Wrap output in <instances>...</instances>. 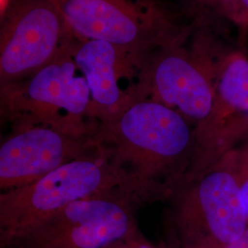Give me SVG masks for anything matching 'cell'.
Wrapping results in <instances>:
<instances>
[{
	"label": "cell",
	"instance_id": "obj_1",
	"mask_svg": "<svg viewBox=\"0 0 248 248\" xmlns=\"http://www.w3.org/2000/svg\"><path fill=\"white\" fill-rule=\"evenodd\" d=\"M195 129L150 98L100 123L89 139L124 175L141 206L173 199L185 185L195 155Z\"/></svg>",
	"mask_w": 248,
	"mask_h": 248
},
{
	"label": "cell",
	"instance_id": "obj_2",
	"mask_svg": "<svg viewBox=\"0 0 248 248\" xmlns=\"http://www.w3.org/2000/svg\"><path fill=\"white\" fill-rule=\"evenodd\" d=\"M114 192L131 195L124 175L98 148L35 182L1 192L0 248H15L38 224L74 202Z\"/></svg>",
	"mask_w": 248,
	"mask_h": 248
},
{
	"label": "cell",
	"instance_id": "obj_3",
	"mask_svg": "<svg viewBox=\"0 0 248 248\" xmlns=\"http://www.w3.org/2000/svg\"><path fill=\"white\" fill-rule=\"evenodd\" d=\"M74 45L26 79L0 85L2 120L46 126L79 140L93 137L99 123L91 115V92L74 60Z\"/></svg>",
	"mask_w": 248,
	"mask_h": 248
},
{
	"label": "cell",
	"instance_id": "obj_4",
	"mask_svg": "<svg viewBox=\"0 0 248 248\" xmlns=\"http://www.w3.org/2000/svg\"><path fill=\"white\" fill-rule=\"evenodd\" d=\"M188 31L158 47L151 56L148 98L175 110L195 129L213 107L215 78L222 53L209 36L184 45Z\"/></svg>",
	"mask_w": 248,
	"mask_h": 248
},
{
	"label": "cell",
	"instance_id": "obj_5",
	"mask_svg": "<svg viewBox=\"0 0 248 248\" xmlns=\"http://www.w3.org/2000/svg\"><path fill=\"white\" fill-rule=\"evenodd\" d=\"M73 36L152 53L186 33L148 0H54Z\"/></svg>",
	"mask_w": 248,
	"mask_h": 248
},
{
	"label": "cell",
	"instance_id": "obj_6",
	"mask_svg": "<svg viewBox=\"0 0 248 248\" xmlns=\"http://www.w3.org/2000/svg\"><path fill=\"white\" fill-rule=\"evenodd\" d=\"M76 42L54 0H18L1 28L0 85L26 79Z\"/></svg>",
	"mask_w": 248,
	"mask_h": 248
},
{
	"label": "cell",
	"instance_id": "obj_7",
	"mask_svg": "<svg viewBox=\"0 0 248 248\" xmlns=\"http://www.w3.org/2000/svg\"><path fill=\"white\" fill-rule=\"evenodd\" d=\"M173 200L172 223L179 237L208 240L224 248L248 227L247 208L226 155Z\"/></svg>",
	"mask_w": 248,
	"mask_h": 248
},
{
	"label": "cell",
	"instance_id": "obj_8",
	"mask_svg": "<svg viewBox=\"0 0 248 248\" xmlns=\"http://www.w3.org/2000/svg\"><path fill=\"white\" fill-rule=\"evenodd\" d=\"M141 205L125 192L74 202L23 237L14 248H103L139 230Z\"/></svg>",
	"mask_w": 248,
	"mask_h": 248
},
{
	"label": "cell",
	"instance_id": "obj_9",
	"mask_svg": "<svg viewBox=\"0 0 248 248\" xmlns=\"http://www.w3.org/2000/svg\"><path fill=\"white\" fill-rule=\"evenodd\" d=\"M194 133V160L183 186L210 171L248 137V58L239 50L221 55L211 112Z\"/></svg>",
	"mask_w": 248,
	"mask_h": 248
},
{
	"label": "cell",
	"instance_id": "obj_10",
	"mask_svg": "<svg viewBox=\"0 0 248 248\" xmlns=\"http://www.w3.org/2000/svg\"><path fill=\"white\" fill-rule=\"evenodd\" d=\"M154 52L134 51L100 41L77 40L73 57L89 83L91 115L99 124L148 98V69Z\"/></svg>",
	"mask_w": 248,
	"mask_h": 248
},
{
	"label": "cell",
	"instance_id": "obj_11",
	"mask_svg": "<svg viewBox=\"0 0 248 248\" xmlns=\"http://www.w3.org/2000/svg\"><path fill=\"white\" fill-rule=\"evenodd\" d=\"M0 145V191L27 186L96 148L42 125H11Z\"/></svg>",
	"mask_w": 248,
	"mask_h": 248
},
{
	"label": "cell",
	"instance_id": "obj_12",
	"mask_svg": "<svg viewBox=\"0 0 248 248\" xmlns=\"http://www.w3.org/2000/svg\"><path fill=\"white\" fill-rule=\"evenodd\" d=\"M234 172L248 216V137L226 155Z\"/></svg>",
	"mask_w": 248,
	"mask_h": 248
},
{
	"label": "cell",
	"instance_id": "obj_13",
	"mask_svg": "<svg viewBox=\"0 0 248 248\" xmlns=\"http://www.w3.org/2000/svg\"><path fill=\"white\" fill-rule=\"evenodd\" d=\"M202 3L208 5L214 9L218 14H221L224 18H228L235 26L239 22L240 0H201Z\"/></svg>",
	"mask_w": 248,
	"mask_h": 248
},
{
	"label": "cell",
	"instance_id": "obj_14",
	"mask_svg": "<svg viewBox=\"0 0 248 248\" xmlns=\"http://www.w3.org/2000/svg\"><path fill=\"white\" fill-rule=\"evenodd\" d=\"M103 248H158L157 246H154L149 240L147 239L142 232L135 231L132 233L124 236V238L117 240Z\"/></svg>",
	"mask_w": 248,
	"mask_h": 248
},
{
	"label": "cell",
	"instance_id": "obj_15",
	"mask_svg": "<svg viewBox=\"0 0 248 248\" xmlns=\"http://www.w3.org/2000/svg\"><path fill=\"white\" fill-rule=\"evenodd\" d=\"M158 248H181L180 242L177 236V231L175 229L173 223L171 222L167 226L165 237L161 240L157 245Z\"/></svg>",
	"mask_w": 248,
	"mask_h": 248
},
{
	"label": "cell",
	"instance_id": "obj_16",
	"mask_svg": "<svg viewBox=\"0 0 248 248\" xmlns=\"http://www.w3.org/2000/svg\"><path fill=\"white\" fill-rule=\"evenodd\" d=\"M178 239L180 242L181 248H222L208 240L184 238L179 236H178Z\"/></svg>",
	"mask_w": 248,
	"mask_h": 248
},
{
	"label": "cell",
	"instance_id": "obj_17",
	"mask_svg": "<svg viewBox=\"0 0 248 248\" xmlns=\"http://www.w3.org/2000/svg\"><path fill=\"white\" fill-rule=\"evenodd\" d=\"M241 9H240L239 22L237 28L239 29L242 37H246L248 32V0H240Z\"/></svg>",
	"mask_w": 248,
	"mask_h": 248
},
{
	"label": "cell",
	"instance_id": "obj_18",
	"mask_svg": "<svg viewBox=\"0 0 248 248\" xmlns=\"http://www.w3.org/2000/svg\"><path fill=\"white\" fill-rule=\"evenodd\" d=\"M224 248H248V227L240 238Z\"/></svg>",
	"mask_w": 248,
	"mask_h": 248
}]
</instances>
